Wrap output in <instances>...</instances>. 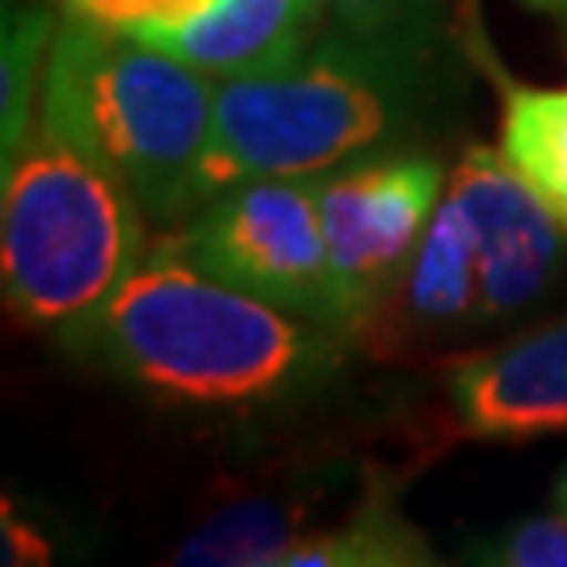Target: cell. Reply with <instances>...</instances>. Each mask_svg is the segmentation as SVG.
Instances as JSON below:
<instances>
[{
  "label": "cell",
  "instance_id": "cell-1",
  "mask_svg": "<svg viewBox=\"0 0 567 567\" xmlns=\"http://www.w3.org/2000/svg\"><path fill=\"white\" fill-rule=\"evenodd\" d=\"M60 341L152 400L252 416L320 391L349 337L210 278L152 240L126 282Z\"/></svg>",
  "mask_w": 567,
  "mask_h": 567
},
{
  "label": "cell",
  "instance_id": "cell-2",
  "mask_svg": "<svg viewBox=\"0 0 567 567\" xmlns=\"http://www.w3.org/2000/svg\"><path fill=\"white\" fill-rule=\"evenodd\" d=\"M454 47L332 21L282 68L219 81L206 198L252 177H324L412 147L458 89Z\"/></svg>",
  "mask_w": 567,
  "mask_h": 567
},
{
  "label": "cell",
  "instance_id": "cell-3",
  "mask_svg": "<svg viewBox=\"0 0 567 567\" xmlns=\"http://www.w3.org/2000/svg\"><path fill=\"white\" fill-rule=\"evenodd\" d=\"M219 84L161 47L63 13L39 118L84 140L131 185L147 224L177 227L206 203Z\"/></svg>",
  "mask_w": 567,
  "mask_h": 567
},
{
  "label": "cell",
  "instance_id": "cell-4",
  "mask_svg": "<svg viewBox=\"0 0 567 567\" xmlns=\"http://www.w3.org/2000/svg\"><path fill=\"white\" fill-rule=\"evenodd\" d=\"M0 182L4 303L30 328L60 337L143 261L147 215L89 143L42 118Z\"/></svg>",
  "mask_w": 567,
  "mask_h": 567
},
{
  "label": "cell",
  "instance_id": "cell-5",
  "mask_svg": "<svg viewBox=\"0 0 567 567\" xmlns=\"http://www.w3.org/2000/svg\"><path fill=\"white\" fill-rule=\"evenodd\" d=\"M161 240L210 278L337 328L332 265L311 177H252L227 185L185 224L164 227Z\"/></svg>",
  "mask_w": 567,
  "mask_h": 567
},
{
  "label": "cell",
  "instance_id": "cell-6",
  "mask_svg": "<svg viewBox=\"0 0 567 567\" xmlns=\"http://www.w3.org/2000/svg\"><path fill=\"white\" fill-rule=\"evenodd\" d=\"M316 182L332 265L337 328L353 341L386 316L433 210L446 194V164L416 147L341 164Z\"/></svg>",
  "mask_w": 567,
  "mask_h": 567
},
{
  "label": "cell",
  "instance_id": "cell-7",
  "mask_svg": "<svg viewBox=\"0 0 567 567\" xmlns=\"http://www.w3.org/2000/svg\"><path fill=\"white\" fill-rule=\"evenodd\" d=\"M446 194L471 224L480 328L538 307L567 261V227L529 189L501 147L471 143L450 168Z\"/></svg>",
  "mask_w": 567,
  "mask_h": 567
},
{
  "label": "cell",
  "instance_id": "cell-8",
  "mask_svg": "<svg viewBox=\"0 0 567 567\" xmlns=\"http://www.w3.org/2000/svg\"><path fill=\"white\" fill-rule=\"evenodd\" d=\"M458 425L484 442H517L567 429V320L529 328L501 349L450 365Z\"/></svg>",
  "mask_w": 567,
  "mask_h": 567
},
{
  "label": "cell",
  "instance_id": "cell-9",
  "mask_svg": "<svg viewBox=\"0 0 567 567\" xmlns=\"http://www.w3.org/2000/svg\"><path fill=\"white\" fill-rule=\"evenodd\" d=\"M324 0H189L173 18L122 34L161 47L210 81H236L295 60L324 30Z\"/></svg>",
  "mask_w": 567,
  "mask_h": 567
},
{
  "label": "cell",
  "instance_id": "cell-10",
  "mask_svg": "<svg viewBox=\"0 0 567 567\" xmlns=\"http://www.w3.org/2000/svg\"><path fill=\"white\" fill-rule=\"evenodd\" d=\"M496 147L567 227V89L505 84Z\"/></svg>",
  "mask_w": 567,
  "mask_h": 567
},
{
  "label": "cell",
  "instance_id": "cell-11",
  "mask_svg": "<svg viewBox=\"0 0 567 567\" xmlns=\"http://www.w3.org/2000/svg\"><path fill=\"white\" fill-rule=\"evenodd\" d=\"M303 513L299 501L278 496H244L224 505L215 517L185 538L173 564L189 567H282L286 550L303 538Z\"/></svg>",
  "mask_w": 567,
  "mask_h": 567
},
{
  "label": "cell",
  "instance_id": "cell-12",
  "mask_svg": "<svg viewBox=\"0 0 567 567\" xmlns=\"http://www.w3.org/2000/svg\"><path fill=\"white\" fill-rule=\"evenodd\" d=\"M416 564H433L429 538L386 496L362 501L341 526L307 529L282 559V567H416Z\"/></svg>",
  "mask_w": 567,
  "mask_h": 567
},
{
  "label": "cell",
  "instance_id": "cell-13",
  "mask_svg": "<svg viewBox=\"0 0 567 567\" xmlns=\"http://www.w3.org/2000/svg\"><path fill=\"white\" fill-rule=\"evenodd\" d=\"M63 9L55 13L51 0H18L4 9L0 34V173L18 161L21 143L39 118V89L47 72L51 42L60 34Z\"/></svg>",
  "mask_w": 567,
  "mask_h": 567
},
{
  "label": "cell",
  "instance_id": "cell-14",
  "mask_svg": "<svg viewBox=\"0 0 567 567\" xmlns=\"http://www.w3.org/2000/svg\"><path fill=\"white\" fill-rule=\"evenodd\" d=\"M328 21L395 34V39H454L463 21H475L480 0H324Z\"/></svg>",
  "mask_w": 567,
  "mask_h": 567
},
{
  "label": "cell",
  "instance_id": "cell-15",
  "mask_svg": "<svg viewBox=\"0 0 567 567\" xmlns=\"http://www.w3.org/2000/svg\"><path fill=\"white\" fill-rule=\"evenodd\" d=\"M471 564L487 567H567V513L517 517L466 547Z\"/></svg>",
  "mask_w": 567,
  "mask_h": 567
},
{
  "label": "cell",
  "instance_id": "cell-16",
  "mask_svg": "<svg viewBox=\"0 0 567 567\" xmlns=\"http://www.w3.org/2000/svg\"><path fill=\"white\" fill-rule=\"evenodd\" d=\"M55 4L72 18L97 21V25H110V30H131L140 21L173 18L189 0H55Z\"/></svg>",
  "mask_w": 567,
  "mask_h": 567
},
{
  "label": "cell",
  "instance_id": "cell-17",
  "mask_svg": "<svg viewBox=\"0 0 567 567\" xmlns=\"http://www.w3.org/2000/svg\"><path fill=\"white\" fill-rule=\"evenodd\" d=\"M543 13H550V18H559L564 21V30H567V0H534Z\"/></svg>",
  "mask_w": 567,
  "mask_h": 567
},
{
  "label": "cell",
  "instance_id": "cell-18",
  "mask_svg": "<svg viewBox=\"0 0 567 567\" xmlns=\"http://www.w3.org/2000/svg\"><path fill=\"white\" fill-rule=\"evenodd\" d=\"M555 505L567 513V466L559 471V480H555Z\"/></svg>",
  "mask_w": 567,
  "mask_h": 567
}]
</instances>
